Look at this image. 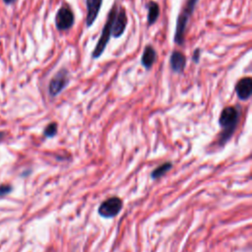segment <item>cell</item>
I'll return each instance as SVG.
<instances>
[{
  "label": "cell",
  "instance_id": "obj_10",
  "mask_svg": "<svg viewBox=\"0 0 252 252\" xmlns=\"http://www.w3.org/2000/svg\"><path fill=\"white\" fill-rule=\"evenodd\" d=\"M169 64L173 72L182 73L186 65V57L180 51H173L169 58Z\"/></svg>",
  "mask_w": 252,
  "mask_h": 252
},
{
  "label": "cell",
  "instance_id": "obj_9",
  "mask_svg": "<svg viewBox=\"0 0 252 252\" xmlns=\"http://www.w3.org/2000/svg\"><path fill=\"white\" fill-rule=\"evenodd\" d=\"M235 93L239 99L247 100L252 94V80L250 77H244L238 81L235 86Z\"/></svg>",
  "mask_w": 252,
  "mask_h": 252
},
{
  "label": "cell",
  "instance_id": "obj_17",
  "mask_svg": "<svg viewBox=\"0 0 252 252\" xmlns=\"http://www.w3.org/2000/svg\"><path fill=\"white\" fill-rule=\"evenodd\" d=\"M15 0H4V2L6 3V4H10V3H13Z\"/></svg>",
  "mask_w": 252,
  "mask_h": 252
},
{
  "label": "cell",
  "instance_id": "obj_4",
  "mask_svg": "<svg viewBox=\"0 0 252 252\" xmlns=\"http://www.w3.org/2000/svg\"><path fill=\"white\" fill-rule=\"evenodd\" d=\"M70 74L65 68L60 69L50 80L48 86V92L51 96H56L59 94L69 84Z\"/></svg>",
  "mask_w": 252,
  "mask_h": 252
},
{
  "label": "cell",
  "instance_id": "obj_2",
  "mask_svg": "<svg viewBox=\"0 0 252 252\" xmlns=\"http://www.w3.org/2000/svg\"><path fill=\"white\" fill-rule=\"evenodd\" d=\"M199 0H187L185 6L182 8L176 22V30L174 34V41L178 45H182L184 43L185 37V31L187 28V24L189 18L193 14L195 7Z\"/></svg>",
  "mask_w": 252,
  "mask_h": 252
},
{
  "label": "cell",
  "instance_id": "obj_15",
  "mask_svg": "<svg viewBox=\"0 0 252 252\" xmlns=\"http://www.w3.org/2000/svg\"><path fill=\"white\" fill-rule=\"evenodd\" d=\"M12 191V186L10 184H1L0 185V197L8 195Z\"/></svg>",
  "mask_w": 252,
  "mask_h": 252
},
{
  "label": "cell",
  "instance_id": "obj_13",
  "mask_svg": "<svg viewBox=\"0 0 252 252\" xmlns=\"http://www.w3.org/2000/svg\"><path fill=\"white\" fill-rule=\"evenodd\" d=\"M172 167V163L171 162H164L161 165H159L158 167H157L153 172H152V177L154 179L159 178L162 175H164L168 170H170Z\"/></svg>",
  "mask_w": 252,
  "mask_h": 252
},
{
  "label": "cell",
  "instance_id": "obj_3",
  "mask_svg": "<svg viewBox=\"0 0 252 252\" xmlns=\"http://www.w3.org/2000/svg\"><path fill=\"white\" fill-rule=\"evenodd\" d=\"M115 14H116V10H115V6H113L111 8V10L109 11L108 13V16H107V20H106V23L102 29V32H101V34L99 36V39L92 53V58L93 59H97L104 51L109 39H110V36H111V28H112V23H113V20H114V17H115Z\"/></svg>",
  "mask_w": 252,
  "mask_h": 252
},
{
  "label": "cell",
  "instance_id": "obj_11",
  "mask_svg": "<svg viewBox=\"0 0 252 252\" xmlns=\"http://www.w3.org/2000/svg\"><path fill=\"white\" fill-rule=\"evenodd\" d=\"M157 60V52L155 48L152 45H147L144 49L142 58H141V63L142 65L147 69L150 70L154 63Z\"/></svg>",
  "mask_w": 252,
  "mask_h": 252
},
{
  "label": "cell",
  "instance_id": "obj_12",
  "mask_svg": "<svg viewBox=\"0 0 252 252\" xmlns=\"http://www.w3.org/2000/svg\"><path fill=\"white\" fill-rule=\"evenodd\" d=\"M158 16H159L158 4L156 3L155 1H151L148 4V16H147L148 26L154 25L157 22Z\"/></svg>",
  "mask_w": 252,
  "mask_h": 252
},
{
  "label": "cell",
  "instance_id": "obj_7",
  "mask_svg": "<svg viewBox=\"0 0 252 252\" xmlns=\"http://www.w3.org/2000/svg\"><path fill=\"white\" fill-rule=\"evenodd\" d=\"M127 25V15L123 8H119V10L116 11L112 28H111V35L114 37H120L123 32H125Z\"/></svg>",
  "mask_w": 252,
  "mask_h": 252
},
{
  "label": "cell",
  "instance_id": "obj_8",
  "mask_svg": "<svg viewBox=\"0 0 252 252\" xmlns=\"http://www.w3.org/2000/svg\"><path fill=\"white\" fill-rule=\"evenodd\" d=\"M102 0H86L87 7V16H86V26L88 28L92 27L94 23L100 8H101Z\"/></svg>",
  "mask_w": 252,
  "mask_h": 252
},
{
  "label": "cell",
  "instance_id": "obj_14",
  "mask_svg": "<svg viewBox=\"0 0 252 252\" xmlns=\"http://www.w3.org/2000/svg\"><path fill=\"white\" fill-rule=\"evenodd\" d=\"M56 133H57V123H55V122H52V123L48 124L45 127L44 132H43L44 136L48 137V138L54 137L56 135Z\"/></svg>",
  "mask_w": 252,
  "mask_h": 252
},
{
  "label": "cell",
  "instance_id": "obj_1",
  "mask_svg": "<svg viewBox=\"0 0 252 252\" xmlns=\"http://www.w3.org/2000/svg\"><path fill=\"white\" fill-rule=\"evenodd\" d=\"M239 109L235 106H226L221 110L219 118V124L222 129L219 137L220 146H223L233 135L239 121Z\"/></svg>",
  "mask_w": 252,
  "mask_h": 252
},
{
  "label": "cell",
  "instance_id": "obj_6",
  "mask_svg": "<svg viewBox=\"0 0 252 252\" xmlns=\"http://www.w3.org/2000/svg\"><path fill=\"white\" fill-rule=\"evenodd\" d=\"M74 20L73 12L67 6H62L55 16V26L59 31H67L73 27Z\"/></svg>",
  "mask_w": 252,
  "mask_h": 252
},
{
  "label": "cell",
  "instance_id": "obj_5",
  "mask_svg": "<svg viewBox=\"0 0 252 252\" xmlns=\"http://www.w3.org/2000/svg\"><path fill=\"white\" fill-rule=\"evenodd\" d=\"M122 209V201L118 197H111L102 202L98 207V214L103 218H113Z\"/></svg>",
  "mask_w": 252,
  "mask_h": 252
},
{
  "label": "cell",
  "instance_id": "obj_16",
  "mask_svg": "<svg viewBox=\"0 0 252 252\" xmlns=\"http://www.w3.org/2000/svg\"><path fill=\"white\" fill-rule=\"evenodd\" d=\"M200 54H201V51H200L199 48H197V49L194 51V54H193V61H194L195 63H198V62H199Z\"/></svg>",
  "mask_w": 252,
  "mask_h": 252
}]
</instances>
